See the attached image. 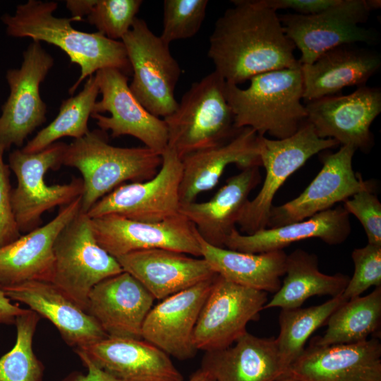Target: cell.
Here are the masks:
<instances>
[{"label":"cell","instance_id":"obj_20","mask_svg":"<svg viewBox=\"0 0 381 381\" xmlns=\"http://www.w3.org/2000/svg\"><path fill=\"white\" fill-rule=\"evenodd\" d=\"M81 196L63 206L46 224L0 248V286L30 281L52 282L54 244L62 229L81 210Z\"/></svg>","mask_w":381,"mask_h":381},{"label":"cell","instance_id":"obj_35","mask_svg":"<svg viewBox=\"0 0 381 381\" xmlns=\"http://www.w3.org/2000/svg\"><path fill=\"white\" fill-rule=\"evenodd\" d=\"M40 318L30 309H25L16 318V341L13 348L0 358V381L42 380L44 367L32 349Z\"/></svg>","mask_w":381,"mask_h":381},{"label":"cell","instance_id":"obj_15","mask_svg":"<svg viewBox=\"0 0 381 381\" xmlns=\"http://www.w3.org/2000/svg\"><path fill=\"white\" fill-rule=\"evenodd\" d=\"M99 245L115 258L132 252L161 248L201 258L195 226L181 213L158 222L116 214L91 219Z\"/></svg>","mask_w":381,"mask_h":381},{"label":"cell","instance_id":"obj_32","mask_svg":"<svg viewBox=\"0 0 381 381\" xmlns=\"http://www.w3.org/2000/svg\"><path fill=\"white\" fill-rule=\"evenodd\" d=\"M381 322V286L369 294L348 300L329 316L322 337L313 339L318 346L361 342L378 332Z\"/></svg>","mask_w":381,"mask_h":381},{"label":"cell","instance_id":"obj_16","mask_svg":"<svg viewBox=\"0 0 381 381\" xmlns=\"http://www.w3.org/2000/svg\"><path fill=\"white\" fill-rule=\"evenodd\" d=\"M356 151L353 146L342 145L334 153L322 155V169L303 192L282 205L272 206L267 228L306 219L361 190L373 188L372 183L363 181L353 169Z\"/></svg>","mask_w":381,"mask_h":381},{"label":"cell","instance_id":"obj_26","mask_svg":"<svg viewBox=\"0 0 381 381\" xmlns=\"http://www.w3.org/2000/svg\"><path fill=\"white\" fill-rule=\"evenodd\" d=\"M381 56L356 44L329 49L313 64L301 65L305 102L334 95L348 86L366 85L380 68Z\"/></svg>","mask_w":381,"mask_h":381},{"label":"cell","instance_id":"obj_27","mask_svg":"<svg viewBox=\"0 0 381 381\" xmlns=\"http://www.w3.org/2000/svg\"><path fill=\"white\" fill-rule=\"evenodd\" d=\"M349 214L343 207L320 212L306 219L252 234H241L236 229L226 238L224 248L247 253H264L283 250L291 243L318 238L329 245L344 243L351 234Z\"/></svg>","mask_w":381,"mask_h":381},{"label":"cell","instance_id":"obj_44","mask_svg":"<svg viewBox=\"0 0 381 381\" xmlns=\"http://www.w3.org/2000/svg\"><path fill=\"white\" fill-rule=\"evenodd\" d=\"M95 0H67L66 6L71 12V17H76L83 20L87 16L95 4Z\"/></svg>","mask_w":381,"mask_h":381},{"label":"cell","instance_id":"obj_38","mask_svg":"<svg viewBox=\"0 0 381 381\" xmlns=\"http://www.w3.org/2000/svg\"><path fill=\"white\" fill-rule=\"evenodd\" d=\"M353 276L342 294L349 300L361 295L371 286H381V246L368 243L353 250Z\"/></svg>","mask_w":381,"mask_h":381},{"label":"cell","instance_id":"obj_37","mask_svg":"<svg viewBox=\"0 0 381 381\" xmlns=\"http://www.w3.org/2000/svg\"><path fill=\"white\" fill-rule=\"evenodd\" d=\"M142 4V0H95L87 20L107 37L122 40L137 18Z\"/></svg>","mask_w":381,"mask_h":381},{"label":"cell","instance_id":"obj_13","mask_svg":"<svg viewBox=\"0 0 381 381\" xmlns=\"http://www.w3.org/2000/svg\"><path fill=\"white\" fill-rule=\"evenodd\" d=\"M267 293L246 287L217 275L193 331L198 350L226 348L246 332L247 324L259 318Z\"/></svg>","mask_w":381,"mask_h":381},{"label":"cell","instance_id":"obj_31","mask_svg":"<svg viewBox=\"0 0 381 381\" xmlns=\"http://www.w3.org/2000/svg\"><path fill=\"white\" fill-rule=\"evenodd\" d=\"M285 277L279 290L263 310L272 308L292 309L301 308L314 296L342 295L350 277L341 273L333 275L321 272L315 254L296 249L286 255Z\"/></svg>","mask_w":381,"mask_h":381},{"label":"cell","instance_id":"obj_1","mask_svg":"<svg viewBox=\"0 0 381 381\" xmlns=\"http://www.w3.org/2000/svg\"><path fill=\"white\" fill-rule=\"evenodd\" d=\"M231 2L215 23L207 52L225 82L238 85L256 75L299 65L276 11L260 0Z\"/></svg>","mask_w":381,"mask_h":381},{"label":"cell","instance_id":"obj_19","mask_svg":"<svg viewBox=\"0 0 381 381\" xmlns=\"http://www.w3.org/2000/svg\"><path fill=\"white\" fill-rule=\"evenodd\" d=\"M216 276L152 308L143 325V339L177 359L194 357L198 349L193 344V331Z\"/></svg>","mask_w":381,"mask_h":381},{"label":"cell","instance_id":"obj_12","mask_svg":"<svg viewBox=\"0 0 381 381\" xmlns=\"http://www.w3.org/2000/svg\"><path fill=\"white\" fill-rule=\"evenodd\" d=\"M19 68L8 69L6 79L9 95L1 107L0 145L6 150L22 146L25 140L46 121L47 104L40 93V84L53 67L54 59L38 41L23 53Z\"/></svg>","mask_w":381,"mask_h":381},{"label":"cell","instance_id":"obj_8","mask_svg":"<svg viewBox=\"0 0 381 381\" xmlns=\"http://www.w3.org/2000/svg\"><path fill=\"white\" fill-rule=\"evenodd\" d=\"M53 250L52 283L86 312L92 288L123 272L117 260L99 245L91 218L81 210L59 233Z\"/></svg>","mask_w":381,"mask_h":381},{"label":"cell","instance_id":"obj_21","mask_svg":"<svg viewBox=\"0 0 381 381\" xmlns=\"http://www.w3.org/2000/svg\"><path fill=\"white\" fill-rule=\"evenodd\" d=\"M154 300L141 283L123 271L92 288L87 313L109 337L143 339V325Z\"/></svg>","mask_w":381,"mask_h":381},{"label":"cell","instance_id":"obj_18","mask_svg":"<svg viewBox=\"0 0 381 381\" xmlns=\"http://www.w3.org/2000/svg\"><path fill=\"white\" fill-rule=\"evenodd\" d=\"M285 376L299 381H381V344L374 336L346 344L311 342L289 367Z\"/></svg>","mask_w":381,"mask_h":381},{"label":"cell","instance_id":"obj_34","mask_svg":"<svg viewBox=\"0 0 381 381\" xmlns=\"http://www.w3.org/2000/svg\"><path fill=\"white\" fill-rule=\"evenodd\" d=\"M347 301L341 295L318 306L282 309L279 317V334L275 339L280 359L286 370L303 352L310 336L326 325L332 313Z\"/></svg>","mask_w":381,"mask_h":381},{"label":"cell","instance_id":"obj_36","mask_svg":"<svg viewBox=\"0 0 381 381\" xmlns=\"http://www.w3.org/2000/svg\"><path fill=\"white\" fill-rule=\"evenodd\" d=\"M208 0H164L160 37L167 44L193 37L200 29Z\"/></svg>","mask_w":381,"mask_h":381},{"label":"cell","instance_id":"obj_42","mask_svg":"<svg viewBox=\"0 0 381 381\" xmlns=\"http://www.w3.org/2000/svg\"><path fill=\"white\" fill-rule=\"evenodd\" d=\"M83 365L87 369V373L84 375L80 372L69 374L63 381H122L92 363L83 355H78Z\"/></svg>","mask_w":381,"mask_h":381},{"label":"cell","instance_id":"obj_7","mask_svg":"<svg viewBox=\"0 0 381 381\" xmlns=\"http://www.w3.org/2000/svg\"><path fill=\"white\" fill-rule=\"evenodd\" d=\"M380 4V0H340L316 14L289 13L279 18L285 34L301 53L298 60L300 65L311 64L327 51L340 45L377 43V33L360 25Z\"/></svg>","mask_w":381,"mask_h":381},{"label":"cell","instance_id":"obj_41","mask_svg":"<svg viewBox=\"0 0 381 381\" xmlns=\"http://www.w3.org/2000/svg\"><path fill=\"white\" fill-rule=\"evenodd\" d=\"M340 0H260L265 6L274 11L292 9L295 13L313 15L336 5Z\"/></svg>","mask_w":381,"mask_h":381},{"label":"cell","instance_id":"obj_2","mask_svg":"<svg viewBox=\"0 0 381 381\" xmlns=\"http://www.w3.org/2000/svg\"><path fill=\"white\" fill-rule=\"evenodd\" d=\"M57 6L55 1L28 0L18 5L13 15L4 14L1 20L8 36L30 37L32 41L56 45L68 56L71 63L80 66V75L70 87V94H73L85 78L103 68H116L127 76L132 74L121 41L111 40L99 32L75 30L71 23L80 19L54 16Z\"/></svg>","mask_w":381,"mask_h":381},{"label":"cell","instance_id":"obj_6","mask_svg":"<svg viewBox=\"0 0 381 381\" xmlns=\"http://www.w3.org/2000/svg\"><path fill=\"white\" fill-rule=\"evenodd\" d=\"M66 146L65 143L56 142L35 153L22 150L10 153L8 166L17 179V186L12 190V209L20 234L40 226L42 215L46 211L67 205L82 195V179L51 186L44 181L47 171L63 165Z\"/></svg>","mask_w":381,"mask_h":381},{"label":"cell","instance_id":"obj_17","mask_svg":"<svg viewBox=\"0 0 381 381\" xmlns=\"http://www.w3.org/2000/svg\"><path fill=\"white\" fill-rule=\"evenodd\" d=\"M306 121L319 138L368 152L374 145L370 126L381 112V90L366 85L346 95H331L307 102Z\"/></svg>","mask_w":381,"mask_h":381},{"label":"cell","instance_id":"obj_11","mask_svg":"<svg viewBox=\"0 0 381 381\" xmlns=\"http://www.w3.org/2000/svg\"><path fill=\"white\" fill-rule=\"evenodd\" d=\"M157 174L150 180L124 183L104 195L87 212L91 218L116 214L131 220L158 222L180 214L182 162L167 147Z\"/></svg>","mask_w":381,"mask_h":381},{"label":"cell","instance_id":"obj_24","mask_svg":"<svg viewBox=\"0 0 381 381\" xmlns=\"http://www.w3.org/2000/svg\"><path fill=\"white\" fill-rule=\"evenodd\" d=\"M116 259L155 299L163 300L217 274L204 258L167 249L138 250Z\"/></svg>","mask_w":381,"mask_h":381},{"label":"cell","instance_id":"obj_40","mask_svg":"<svg viewBox=\"0 0 381 381\" xmlns=\"http://www.w3.org/2000/svg\"><path fill=\"white\" fill-rule=\"evenodd\" d=\"M4 151L0 145V248L11 243L21 236L13 213L10 167L4 161Z\"/></svg>","mask_w":381,"mask_h":381},{"label":"cell","instance_id":"obj_29","mask_svg":"<svg viewBox=\"0 0 381 381\" xmlns=\"http://www.w3.org/2000/svg\"><path fill=\"white\" fill-rule=\"evenodd\" d=\"M260 179L259 167L242 169L230 177L210 200L181 205L180 213L195 226L207 243L224 248L225 241L236 229L250 192Z\"/></svg>","mask_w":381,"mask_h":381},{"label":"cell","instance_id":"obj_3","mask_svg":"<svg viewBox=\"0 0 381 381\" xmlns=\"http://www.w3.org/2000/svg\"><path fill=\"white\" fill-rule=\"evenodd\" d=\"M247 89L225 82L224 95L238 129L251 128L277 140L294 135L307 118L301 65L250 78Z\"/></svg>","mask_w":381,"mask_h":381},{"label":"cell","instance_id":"obj_4","mask_svg":"<svg viewBox=\"0 0 381 381\" xmlns=\"http://www.w3.org/2000/svg\"><path fill=\"white\" fill-rule=\"evenodd\" d=\"M162 155L147 147H120L108 143L104 131H90L67 144L63 165L77 169L83 176L81 211L87 212L99 199L126 181L142 182L158 172Z\"/></svg>","mask_w":381,"mask_h":381},{"label":"cell","instance_id":"obj_30","mask_svg":"<svg viewBox=\"0 0 381 381\" xmlns=\"http://www.w3.org/2000/svg\"><path fill=\"white\" fill-rule=\"evenodd\" d=\"M197 238L201 258L218 275L238 285L267 293H276L280 288L287 255L284 250L247 253L212 246L198 232Z\"/></svg>","mask_w":381,"mask_h":381},{"label":"cell","instance_id":"obj_39","mask_svg":"<svg viewBox=\"0 0 381 381\" xmlns=\"http://www.w3.org/2000/svg\"><path fill=\"white\" fill-rule=\"evenodd\" d=\"M343 207L359 220L368 243L381 246V203L373 188L356 193L344 201Z\"/></svg>","mask_w":381,"mask_h":381},{"label":"cell","instance_id":"obj_14","mask_svg":"<svg viewBox=\"0 0 381 381\" xmlns=\"http://www.w3.org/2000/svg\"><path fill=\"white\" fill-rule=\"evenodd\" d=\"M95 75L102 99L95 102L91 117L100 130L110 131L113 138L131 135L162 155L168 147L165 122L149 112L135 98L127 75L111 68L99 70Z\"/></svg>","mask_w":381,"mask_h":381},{"label":"cell","instance_id":"obj_45","mask_svg":"<svg viewBox=\"0 0 381 381\" xmlns=\"http://www.w3.org/2000/svg\"><path fill=\"white\" fill-rule=\"evenodd\" d=\"M188 381H215L207 371L200 368L190 377Z\"/></svg>","mask_w":381,"mask_h":381},{"label":"cell","instance_id":"obj_23","mask_svg":"<svg viewBox=\"0 0 381 381\" xmlns=\"http://www.w3.org/2000/svg\"><path fill=\"white\" fill-rule=\"evenodd\" d=\"M0 288L10 300L26 304L49 320L75 349L109 337L92 315L52 282L30 281Z\"/></svg>","mask_w":381,"mask_h":381},{"label":"cell","instance_id":"obj_33","mask_svg":"<svg viewBox=\"0 0 381 381\" xmlns=\"http://www.w3.org/2000/svg\"><path fill=\"white\" fill-rule=\"evenodd\" d=\"M99 93V86L94 74L87 78L79 93L61 102L56 117L21 150L26 153H35L63 137L78 139L85 135L90 131L88 119L92 114Z\"/></svg>","mask_w":381,"mask_h":381},{"label":"cell","instance_id":"obj_5","mask_svg":"<svg viewBox=\"0 0 381 381\" xmlns=\"http://www.w3.org/2000/svg\"><path fill=\"white\" fill-rule=\"evenodd\" d=\"M225 80L215 71L192 83L177 108L164 118L168 147L182 159L192 152L224 143L241 129L224 95Z\"/></svg>","mask_w":381,"mask_h":381},{"label":"cell","instance_id":"obj_28","mask_svg":"<svg viewBox=\"0 0 381 381\" xmlns=\"http://www.w3.org/2000/svg\"><path fill=\"white\" fill-rule=\"evenodd\" d=\"M200 368L215 381H275L287 372L276 339L258 337L247 331L226 348L205 351Z\"/></svg>","mask_w":381,"mask_h":381},{"label":"cell","instance_id":"obj_43","mask_svg":"<svg viewBox=\"0 0 381 381\" xmlns=\"http://www.w3.org/2000/svg\"><path fill=\"white\" fill-rule=\"evenodd\" d=\"M25 309L14 305L0 288V323L15 324L16 318L23 313Z\"/></svg>","mask_w":381,"mask_h":381},{"label":"cell","instance_id":"obj_46","mask_svg":"<svg viewBox=\"0 0 381 381\" xmlns=\"http://www.w3.org/2000/svg\"><path fill=\"white\" fill-rule=\"evenodd\" d=\"M275 381H299L298 380L294 378V377H289V376H284L282 378H279Z\"/></svg>","mask_w":381,"mask_h":381},{"label":"cell","instance_id":"obj_10","mask_svg":"<svg viewBox=\"0 0 381 381\" xmlns=\"http://www.w3.org/2000/svg\"><path fill=\"white\" fill-rule=\"evenodd\" d=\"M338 145L332 138H319L306 121L284 139L260 135L259 153L266 175L259 193L241 212L237 223L241 231L248 235L266 229L274 197L285 181L313 155Z\"/></svg>","mask_w":381,"mask_h":381},{"label":"cell","instance_id":"obj_25","mask_svg":"<svg viewBox=\"0 0 381 381\" xmlns=\"http://www.w3.org/2000/svg\"><path fill=\"white\" fill-rule=\"evenodd\" d=\"M259 139L255 130L243 128L224 143L183 157L179 186L181 205L192 202L200 193L212 189L231 164L241 169L262 167Z\"/></svg>","mask_w":381,"mask_h":381},{"label":"cell","instance_id":"obj_22","mask_svg":"<svg viewBox=\"0 0 381 381\" xmlns=\"http://www.w3.org/2000/svg\"><path fill=\"white\" fill-rule=\"evenodd\" d=\"M75 353L122 381H183L169 356L144 339L107 337Z\"/></svg>","mask_w":381,"mask_h":381},{"label":"cell","instance_id":"obj_9","mask_svg":"<svg viewBox=\"0 0 381 381\" xmlns=\"http://www.w3.org/2000/svg\"><path fill=\"white\" fill-rule=\"evenodd\" d=\"M121 42L132 69L131 92L154 116H169L178 106L175 88L181 73L169 44L138 18Z\"/></svg>","mask_w":381,"mask_h":381}]
</instances>
